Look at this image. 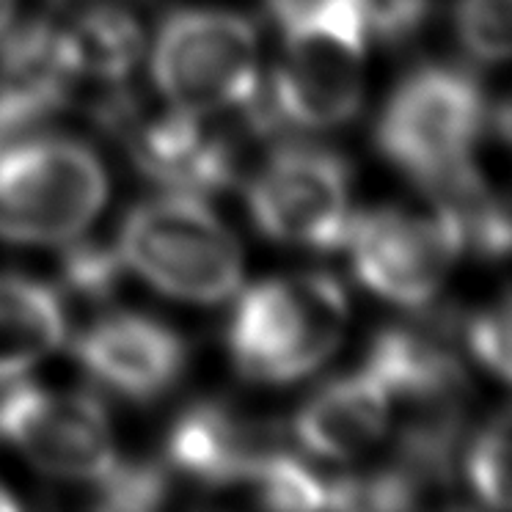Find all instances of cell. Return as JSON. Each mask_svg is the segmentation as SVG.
I'll use <instances>...</instances> for the list:
<instances>
[{"instance_id": "obj_1", "label": "cell", "mask_w": 512, "mask_h": 512, "mask_svg": "<svg viewBox=\"0 0 512 512\" xmlns=\"http://www.w3.org/2000/svg\"><path fill=\"white\" fill-rule=\"evenodd\" d=\"M279 64L262 94L281 127L334 130L364 97L367 31L353 0H265Z\"/></svg>"}, {"instance_id": "obj_2", "label": "cell", "mask_w": 512, "mask_h": 512, "mask_svg": "<svg viewBox=\"0 0 512 512\" xmlns=\"http://www.w3.org/2000/svg\"><path fill=\"white\" fill-rule=\"evenodd\" d=\"M488 102L463 67L424 64L397 83L375 124V146L391 166L441 196L477 174V149Z\"/></svg>"}, {"instance_id": "obj_3", "label": "cell", "mask_w": 512, "mask_h": 512, "mask_svg": "<svg viewBox=\"0 0 512 512\" xmlns=\"http://www.w3.org/2000/svg\"><path fill=\"white\" fill-rule=\"evenodd\" d=\"M347 295L328 273L256 284L234 306L226 342L234 369L254 383H292L320 369L342 342Z\"/></svg>"}, {"instance_id": "obj_4", "label": "cell", "mask_w": 512, "mask_h": 512, "mask_svg": "<svg viewBox=\"0 0 512 512\" xmlns=\"http://www.w3.org/2000/svg\"><path fill=\"white\" fill-rule=\"evenodd\" d=\"M122 265L155 290L190 303H221L243 279L240 243L226 223L190 193L138 204L119 234Z\"/></svg>"}, {"instance_id": "obj_5", "label": "cell", "mask_w": 512, "mask_h": 512, "mask_svg": "<svg viewBox=\"0 0 512 512\" xmlns=\"http://www.w3.org/2000/svg\"><path fill=\"white\" fill-rule=\"evenodd\" d=\"M108 196V177L91 146L28 135L0 149V240L58 245L80 237Z\"/></svg>"}, {"instance_id": "obj_6", "label": "cell", "mask_w": 512, "mask_h": 512, "mask_svg": "<svg viewBox=\"0 0 512 512\" xmlns=\"http://www.w3.org/2000/svg\"><path fill=\"white\" fill-rule=\"evenodd\" d=\"M152 80L188 113L234 111L259 91V34L243 14L179 9L157 31Z\"/></svg>"}, {"instance_id": "obj_7", "label": "cell", "mask_w": 512, "mask_h": 512, "mask_svg": "<svg viewBox=\"0 0 512 512\" xmlns=\"http://www.w3.org/2000/svg\"><path fill=\"white\" fill-rule=\"evenodd\" d=\"M342 245L358 281L405 309L433 301L466 251L455 212L435 199L427 210L391 204L353 215Z\"/></svg>"}, {"instance_id": "obj_8", "label": "cell", "mask_w": 512, "mask_h": 512, "mask_svg": "<svg viewBox=\"0 0 512 512\" xmlns=\"http://www.w3.org/2000/svg\"><path fill=\"white\" fill-rule=\"evenodd\" d=\"M251 221L268 240L328 251L350 226V166L314 144H281L248 182Z\"/></svg>"}, {"instance_id": "obj_9", "label": "cell", "mask_w": 512, "mask_h": 512, "mask_svg": "<svg viewBox=\"0 0 512 512\" xmlns=\"http://www.w3.org/2000/svg\"><path fill=\"white\" fill-rule=\"evenodd\" d=\"M0 435L20 455L64 482H94L116 463L108 411L89 391L3 380Z\"/></svg>"}, {"instance_id": "obj_10", "label": "cell", "mask_w": 512, "mask_h": 512, "mask_svg": "<svg viewBox=\"0 0 512 512\" xmlns=\"http://www.w3.org/2000/svg\"><path fill=\"white\" fill-rule=\"evenodd\" d=\"M75 358L94 383L130 402H155L188 367L185 339L138 312L105 314L75 339Z\"/></svg>"}, {"instance_id": "obj_11", "label": "cell", "mask_w": 512, "mask_h": 512, "mask_svg": "<svg viewBox=\"0 0 512 512\" xmlns=\"http://www.w3.org/2000/svg\"><path fill=\"white\" fill-rule=\"evenodd\" d=\"M119 135L138 171L171 193H218L240 174V141L207 124L204 113L171 108L141 119L135 111Z\"/></svg>"}, {"instance_id": "obj_12", "label": "cell", "mask_w": 512, "mask_h": 512, "mask_svg": "<svg viewBox=\"0 0 512 512\" xmlns=\"http://www.w3.org/2000/svg\"><path fill=\"white\" fill-rule=\"evenodd\" d=\"M284 452L276 424L221 400H201L179 413L166 435L168 466L204 488L251 485L270 457Z\"/></svg>"}, {"instance_id": "obj_13", "label": "cell", "mask_w": 512, "mask_h": 512, "mask_svg": "<svg viewBox=\"0 0 512 512\" xmlns=\"http://www.w3.org/2000/svg\"><path fill=\"white\" fill-rule=\"evenodd\" d=\"M389 430V394L367 367L323 383L292 422L295 441L323 460H356Z\"/></svg>"}, {"instance_id": "obj_14", "label": "cell", "mask_w": 512, "mask_h": 512, "mask_svg": "<svg viewBox=\"0 0 512 512\" xmlns=\"http://www.w3.org/2000/svg\"><path fill=\"white\" fill-rule=\"evenodd\" d=\"M58 34L75 91L80 83H94L100 89L124 86L144 50L138 20L116 6H86L67 23H58Z\"/></svg>"}, {"instance_id": "obj_15", "label": "cell", "mask_w": 512, "mask_h": 512, "mask_svg": "<svg viewBox=\"0 0 512 512\" xmlns=\"http://www.w3.org/2000/svg\"><path fill=\"white\" fill-rule=\"evenodd\" d=\"M67 336L64 303L45 284L0 273V383L50 356Z\"/></svg>"}, {"instance_id": "obj_16", "label": "cell", "mask_w": 512, "mask_h": 512, "mask_svg": "<svg viewBox=\"0 0 512 512\" xmlns=\"http://www.w3.org/2000/svg\"><path fill=\"white\" fill-rule=\"evenodd\" d=\"M466 479L482 504L510 507V413L501 408L466 444Z\"/></svg>"}, {"instance_id": "obj_17", "label": "cell", "mask_w": 512, "mask_h": 512, "mask_svg": "<svg viewBox=\"0 0 512 512\" xmlns=\"http://www.w3.org/2000/svg\"><path fill=\"white\" fill-rule=\"evenodd\" d=\"M251 490L259 504L273 510H314L331 507V479L303 466L298 457L279 452L270 457L251 479Z\"/></svg>"}, {"instance_id": "obj_18", "label": "cell", "mask_w": 512, "mask_h": 512, "mask_svg": "<svg viewBox=\"0 0 512 512\" xmlns=\"http://www.w3.org/2000/svg\"><path fill=\"white\" fill-rule=\"evenodd\" d=\"M94 488L91 504L100 510H155L168 496V471L163 463H113Z\"/></svg>"}, {"instance_id": "obj_19", "label": "cell", "mask_w": 512, "mask_h": 512, "mask_svg": "<svg viewBox=\"0 0 512 512\" xmlns=\"http://www.w3.org/2000/svg\"><path fill=\"white\" fill-rule=\"evenodd\" d=\"M455 34L479 64H501L510 56V0H457Z\"/></svg>"}, {"instance_id": "obj_20", "label": "cell", "mask_w": 512, "mask_h": 512, "mask_svg": "<svg viewBox=\"0 0 512 512\" xmlns=\"http://www.w3.org/2000/svg\"><path fill=\"white\" fill-rule=\"evenodd\" d=\"M122 276V256L116 248L72 240L61 259V284L72 298L100 303L108 301Z\"/></svg>"}, {"instance_id": "obj_21", "label": "cell", "mask_w": 512, "mask_h": 512, "mask_svg": "<svg viewBox=\"0 0 512 512\" xmlns=\"http://www.w3.org/2000/svg\"><path fill=\"white\" fill-rule=\"evenodd\" d=\"M466 350L479 367L504 383L510 378V301L501 295L496 306L477 312L463 331Z\"/></svg>"}, {"instance_id": "obj_22", "label": "cell", "mask_w": 512, "mask_h": 512, "mask_svg": "<svg viewBox=\"0 0 512 512\" xmlns=\"http://www.w3.org/2000/svg\"><path fill=\"white\" fill-rule=\"evenodd\" d=\"M367 36L383 45H405L430 17L433 0H353Z\"/></svg>"}, {"instance_id": "obj_23", "label": "cell", "mask_w": 512, "mask_h": 512, "mask_svg": "<svg viewBox=\"0 0 512 512\" xmlns=\"http://www.w3.org/2000/svg\"><path fill=\"white\" fill-rule=\"evenodd\" d=\"M14 6H17V0H0V34L12 25Z\"/></svg>"}, {"instance_id": "obj_24", "label": "cell", "mask_w": 512, "mask_h": 512, "mask_svg": "<svg viewBox=\"0 0 512 512\" xmlns=\"http://www.w3.org/2000/svg\"><path fill=\"white\" fill-rule=\"evenodd\" d=\"M17 507H20V501L14 499L12 493H9V488L0 485V510H17Z\"/></svg>"}]
</instances>
